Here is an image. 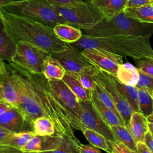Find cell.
<instances>
[{"mask_svg": "<svg viewBox=\"0 0 153 153\" xmlns=\"http://www.w3.org/2000/svg\"><path fill=\"white\" fill-rule=\"evenodd\" d=\"M0 20L10 38L17 44L25 41L51 54L65 50L67 44L55 34L53 27L30 18L0 9Z\"/></svg>", "mask_w": 153, "mask_h": 153, "instance_id": "1", "label": "cell"}, {"mask_svg": "<svg viewBox=\"0 0 153 153\" xmlns=\"http://www.w3.org/2000/svg\"><path fill=\"white\" fill-rule=\"evenodd\" d=\"M80 51L86 49L106 51L121 57H129L134 60L153 56L149 38L133 36L96 37L82 33L76 41L68 44Z\"/></svg>", "mask_w": 153, "mask_h": 153, "instance_id": "2", "label": "cell"}, {"mask_svg": "<svg viewBox=\"0 0 153 153\" xmlns=\"http://www.w3.org/2000/svg\"><path fill=\"white\" fill-rule=\"evenodd\" d=\"M25 71L41 109L45 117L54 124L55 134L65 136L79 144V140L74 134L69 118L55 98L48 80L42 74Z\"/></svg>", "mask_w": 153, "mask_h": 153, "instance_id": "3", "label": "cell"}, {"mask_svg": "<svg viewBox=\"0 0 153 153\" xmlns=\"http://www.w3.org/2000/svg\"><path fill=\"white\" fill-rule=\"evenodd\" d=\"M82 33L96 37L121 36L149 38L153 35V23L130 17L123 10L111 19L102 20L91 29L83 30Z\"/></svg>", "mask_w": 153, "mask_h": 153, "instance_id": "4", "label": "cell"}, {"mask_svg": "<svg viewBox=\"0 0 153 153\" xmlns=\"http://www.w3.org/2000/svg\"><path fill=\"white\" fill-rule=\"evenodd\" d=\"M2 8L53 28L58 24H68L48 0H12Z\"/></svg>", "mask_w": 153, "mask_h": 153, "instance_id": "5", "label": "cell"}, {"mask_svg": "<svg viewBox=\"0 0 153 153\" xmlns=\"http://www.w3.org/2000/svg\"><path fill=\"white\" fill-rule=\"evenodd\" d=\"M8 64L13 72L16 82L19 97L17 108L30 124L33 127V121L36 118L45 117V115L38 102L25 69L11 62H9Z\"/></svg>", "mask_w": 153, "mask_h": 153, "instance_id": "6", "label": "cell"}, {"mask_svg": "<svg viewBox=\"0 0 153 153\" xmlns=\"http://www.w3.org/2000/svg\"><path fill=\"white\" fill-rule=\"evenodd\" d=\"M59 14L68 25L79 29H89L104 19L101 11L92 2L66 7L54 6Z\"/></svg>", "mask_w": 153, "mask_h": 153, "instance_id": "7", "label": "cell"}, {"mask_svg": "<svg viewBox=\"0 0 153 153\" xmlns=\"http://www.w3.org/2000/svg\"><path fill=\"white\" fill-rule=\"evenodd\" d=\"M51 55L43 49L25 41L16 44V50L11 62L32 73L42 74L44 63Z\"/></svg>", "mask_w": 153, "mask_h": 153, "instance_id": "8", "label": "cell"}, {"mask_svg": "<svg viewBox=\"0 0 153 153\" xmlns=\"http://www.w3.org/2000/svg\"><path fill=\"white\" fill-rule=\"evenodd\" d=\"M48 81L55 98L68 114L74 130H81L79 118L82 108L79 100L62 79Z\"/></svg>", "mask_w": 153, "mask_h": 153, "instance_id": "9", "label": "cell"}, {"mask_svg": "<svg viewBox=\"0 0 153 153\" xmlns=\"http://www.w3.org/2000/svg\"><path fill=\"white\" fill-rule=\"evenodd\" d=\"M94 82L97 84L109 96L121 115L125 126L128 124L134 110L123 97L117 88L111 75L98 69L93 75Z\"/></svg>", "mask_w": 153, "mask_h": 153, "instance_id": "10", "label": "cell"}, {"mask_svg": "<svg viewBox=\"0 0 153 153\" xmlns=\"http://www.w3.org/2000/svg\"><path fill=\"white\" fill-rule=\"evenodd\" d=\"M82 108L79 122L82 131L89 128L103 135L110 142H117L109 126L101 117L91 100L80 101Z\"/></svg>", "mask_w": 153, "mask_h": 153, "instance_id": "11", "label": "cell"}, {"mask_svg": "<svg viewBox=\"0 0 153 153\" xmlns=\"http://www.w3.org/2000/svg\"><path fill=\"white\" fill-rule=\"evenodd\" d=\"M67 44L65 50L51 54L62 66L66 72L76 74L84 68L93 65L81 51Z\"/></svg>", "mask_w": 153, "mask_h": 153, "instance_id": "12", "label": "cell"}, {"mask_svg": "<svg viewBox=\"0 0 153 153\" xmlns=\"http://www.w3.org/2000/svg\"><path fill=\"white\" fill-rule=\"evenodd\" d=\"M97 69L116 76L119 66L123 63V57L98 49H86L81 51Z\"/></svg>", "mask_w": 153, "mask_h": 153, "instance_id": "13", "label": "cell"}, {"mask_svg": "<svg viewBox=\"0 0 153 153\" xmlns=\"http://www.w3.org/2000/svg\"><path fill=\"white\" fill-rule=\"evenodd\" d=\"M0 126L15 134L34 131L33 127L27 121L20 110L15 106L0 115Z\"/></svg>", "mask_w": 153, "mask_h": 153, "instance_id": "14", "label": "cell"}, {"mask_svg": "<svg viewBox=\"0 0 153 153\" xmlns=\"http://www.w3.org/2000/svg\"><path fill=\"white\" fill-rule=\"evenodd\" d=\"M63 137L56 134L51 136L36 134L29 140L22 149L38 152L56 149L60 146Z\"/></svg>", "mask_w": 153, "mask_h": 153, "instance_id": "15", "label": "cell"}, {"mask_svg": "<svg viewBox=\"0 0 153 153\" xmlns=\"http://www.w3.org/2000/svg\"><path fill=\"white\" fill-rule=\"evenodd\" d=\"M5 65L6 71L0 77V82L2 85L4 99L13 106L17 107L19 97L15 77L9 64L5 63Z\"/></svg>", "mask_w": 153, "mask_h": 153, "instance_id": "16", "label": "cell"}, {"mask_svg": "<svg viewBox=\"0 0 153 153\" xmlns=\"http://www.w3.org/2000/svg\"><path fill=\"white\" fill-rule=\"evenodd\" d=\"M127 127L137 142H143L146 133L149 131L146 117L139 112H134Z\"/></svg>", "mask_w": 153, "mask_h": 153, "instance_id": "17", "label": "cell"}, {"mask_svg": "<svg viewBox=\"0 0 153 153\" xmlns=\"http://www.w3.org/2000/svg\"><path fill=\"white\" fill-rule=\"evenodd\" d=\"M127 0H94V4L102 13L104 19L108 20L126 8Z\"/></svg>", "mask_w": 153, "mask_h": 153, "instance_id": "18", "label": "cell"}, {"mask_svg": "<svg viewBox=\"0 0 153 153\" xmlns=\"http://www.w3.org/2000/svg\"><path fill=\"white\" fill-rule=\"evenodd\" d=\"M91 100L101 117L109 127L116 125L125 126L124 121L121 120L113 111L108 108L101 102L94 90H93L92 92Z\"/></svg>", "mask_w": 153, "mask_h": 153, "instance_id": "19", "label": "cell"}, {"mask_svg": "<svg viewBox=\"0 0 153 153\" xmlns=\"http://www.w3.org/2000/svg\"><path fill=\"white\" fill-rule=\"evenodd\" d=\"M62 80L76 95L79 101L90 100L91 99L93 91L85 88L75 74L66 72Z\"/></svg>", "mask_w": 153, "mask_h": 153, "instance_id": "20", "label": "cell"}, {"mask_svg": "<svg viewBox=\"0 0 153 153\" xmlns=\"http://www.w3.org/2000/svg\"><path fill=\"white\" fill-rule=\"evenodd\" d=\"M16 44L8 35L5 27L0 20V58L10 62L15 54Z\"/></svg>", "mask_w": 153, "mask_h": 153, "instance_id": "21", "label": "cell"}, {"mask_svg": "<svg viewBox=\"0 0 153 153\" xmlns=\"http://www.w3.org/2000/svg\"><path fill=\"white\" fill-rule=\"evenodd\" d=\"M114 83L128 104L135 112H139L138 103V90L136 86L121 83L116 76H112Z\"/></svg>", "mask_w": 153, "mask_h": 153, "instance_id": "22", "label": "cell"}, {"mask_svg": "<svg viewBox=\"0 0 153 153\" xmlns=\"http://www.w3.org/2000/svg\"><path fill=\"white\" fill-rule=\"evenodd\" d=\"M53 29L56 36L66 44L78 41L82 35L81 29L68 24H58Z\"/></svg>", "mask_w": 153, "mask_h": 153, "instance_id": "23", "label": "cell"}, {"mask_svg": "<svg viewBox=\"0 0 153 153\" xmlns=\"http://www.w3.org/2000/svg\"><path fill=\"white\" fill-rule=\"evenodd\" d=\"M66 71L59 62L51 55L45 60L42 74L48 81L62 79Z\"/></svg>", "mask_w": 153, "mask_h": 153, "instance_id": "24", "label": "cell"}, {"mask_svg": "<svg viewBox=\"0 0 153 153\" xmlns=\"http://www.w3.org/2000/svg\"><path fill=\"white\" fill-rule=\"evenodd\" d=\"M116 77L123 84L136 86L139 80L138 69L129 63H123L117 71Z\"/></svg>", "mask_w": 153, "mask_h": 153, "instance_id": "25", "label": "cell"}, {"mask_svg": "<svg viewBox=\"0 0 153 153\" xmlns=\"http://www.w3.org/2000/svg\"><path fill=\"white\" fill-rule=\"evenodd\" d=\"M117 142H120L137 152V142L126 126L116 125L109 127Z\"/></svg>", "mask_w": 153, "mask_h": 153, "instance_id": "26", "label": "cell"}, {"mask_svg": "<svg viewBox=\"0 0 153 153\" xmlns=\"http://www.w3.org/2000/svg\"><path fill=\"white\" fill-rule=\"evenodd\" d=\"M82 132L91 145L101 149L107 153L111 152L112 147L110 141L103 135L89 128H85Z\"/></svg>", "mask_w": 153, "mask_h": 153, "instance_id": "27", "label": "cell"}, {"mask_svg": "<svg viewBox=\"0 0 153 153\" xmlns=\"http://www.w3.org/2000/svg\"><path fill=\"white\" fill-rule=\"evenodd\" d=\"M124 12L139 21L153 23V6L150 4L138 8H126Z\"/></svg>", "mask_w": 153, "mask_h": 153, "instance_id": "28", "label": "cell"}, {"mask_svg": "<svg viewBox=\"0 0 153 153\" xmlns=\"http://www.w3.org/2000/svg\"><path fill=\"white\" fill-rule=\"evenodd\" d=\"M139 112L148 117L153 112V97L145 88L137 87Z\"/></svg>", "mask_w": 153, "mask_h": 153, "instance_id": "29", "label": "cell"}, {"mask_svg": "<svg viewBox=\"0 0 153 153\" xmlns=\"http://www.w3.org/2000/svg\"><path fill=\"white\" fill-rule=\"evenodd\" d=\"M34 132L39 136H51L55 134V127L52 121L47 117H41L33 121Z\"/></svg>", "mask_w": 153, "mask_h": 153, "instance_id": "30", "label": "cell"}, {"mask_svg": "<svg viewBox=\"0 0 153 153\" xmlns=\"http://www.w3.org/2000/svg\"><path fill=\"white\" fill-rule=\"evenodd\" d=\"M98 69L94 65L86 67L78 74H75L82 85L87 89L93 91L96 82L93 79V75Z\"/></svg>", "mask_w": 153, "mask_h": 153, "instance_id": "31", "label": "cell"}, {"mask_svg": "<svg viewBox=\"0 0 153 153\" xmlns=\"http://www.w3.org/2000/svg\"><path fill=\"white\" fill-rule=\"evenodd\" d=\"M36 135L34 131H26L17 134H14L11 137L1 143L2 145H9L17 148H22L29 142V140Z\"/></svg>", "mask_w": 153, "mask_h": 153, "instance_id": "32", "label": "cell"}, {"mask_svg": "<svg viewBox=\"0 0 153 153\" xmlns=\"http://www.w3.org/2000/svg\"><path fill=\"white\" fill-rule=\"evenodd\" d=\"M79 144H78L70 139L64 136L60 146L57 149L41 152L39 153H79Z\"/></svg>", "mask_w": 153, "mask_h": 153, "instance_id": "33", "label": "cell"}, {"mask_svg": "<svg viewBox=\"0 0 153 153\" xmlns=\"http://www.w3.org/2000/svg\"><path fill=\"white\" fill-rule=\"evenodd\" d=\"M94 91V92L96 93V94H97V97H99V99L101 100V102L106 106H107L108 108L111 109L112 111H113L115 114L121 120L123 121L121 115L120 114L118 109H117L115 104L114 103V102H112V100L111 99V98L109 97V96L108 95V94L97 84H95L94 85V88L93 90Z\"/></svg>", "mask_w": 153, "mask_h": 153, "instance_id": "34", "label": "cell"}, {"mask_svg": "<svg viewBox=\"0 0 153 153\" xmlns=\"http://www.w3.org/2000/svg\"><path fill=\"white\" fill-rule=\"evenodd\" d=\"M139 80L136 85V87H141L146 89L152 96L153 94V77L149 74L138 69Z\"/></svg>", "mask_w": 153, "mask_h": 153, "instance_id": "35", "label": "cell"}, {"mask_svg": "<svg viewBox=\"0 0 153 153\" xmlns=\"http://www.w3.org/2000/svg\"><path fill=\"white\" fill-rule=\"evenodd\" d=\"M138 69L153 77V56L134 60Z\"/></svg>", "mask_w": 153, "mask_h": 153, "instance_id": "36", "label": "cell"}, {"mask_svg": "<svg viewBox=\"0 0 153 153\" xmlns=\"http://www.w3.org/2000/svg\"><path fill=\"white\" fill-rule=\"evenodd\" d=\"M112 151L111 153H137L120 142H110Z\"/></svg>", "mask_w": 153, "mask_h": 153, "instance_id": "37", "label": "cell"}, {"mask_svg": "<svg viewBox=\"0 0 153 153\" xmlns=\"http://www.w3.org/2000/svg\"><path fill=\"white\" fill-rule=\"evenodd\" d=\"M0 153H39L38 152L25 151L6 145L0 144Z\"/></svg>", "mask_w": 153, "mask_h": 153, "instance_id": "38", "label": "cell"}, {"mask_svg": "<svg viewBox=\"0 0 153 153\" xmlns=\"http://www.w3.org/2000/svg\"><path fill=\"white\" fill-rule=\"evenodd\" d=\"M53 6L66 7L74 5L83 2L82 0H48Z\"/></svg>", "mask_w": 153, "mask_h": 153, "instance_id": "39", "label": "cell"}, {"mask_svg": "<svg viewBox=\"0 0 153 153\" xmlns=\"http://www.w3.org/2000/svg\"><path fill=\"white\" fill-rule=\"evenodd\" d=\"M149 4L151 0H127L126 8H138Z\"/></svg>", "mask_w": 153, "mask_h": 153, "instance_id": "40", "label": "cell"}, {"mask_svg": "<svg viewBox=\"0 0 153 153\" xmlns=\"http://www.w3.org/2000/svg\"><path fill=\"white\" fill-rule=\"evenodd\" d=\"M79 153H101L99 149L94 146L84 145L80 143L79 145Z\"/></svg>", "mask_w": 153, "mask_h": 153, "instance_id": "41", "label": "cell"}, {"mask_svg": "<svg viewBox=\"0 0 153 153\" xmlns=\"http://www.w3.org/2000/svg\"><path fill=\"white\" fill-rule=\"evenodd\" d=\"M14 134L0 126V143L11 137Z\"/></svg>", "mask_w": 153, "mask_h": 153, "instance_id": "42", "label": "cell"}, {"mask_svg": "<svg viewBox=\"0 0 153 153\" xmlns=\"http://www.w3.org/2000/svg\"><path fill=\"white\" fill-rule=\"evenodd\" d=\"M143 142L153 153V135L149 131L146 133Z\"/></svg>", "mask_w": 153, "mask_h": 153, "instance_id": "43", "label": "cell"}, {"mask_svg": "<svg viewBox=\"0 0 153 153\" xmlns=\"http://www.w3.org/2000/svg\"><path fill=\"white\" fill-rule=\"evenodd\" d=\"M137 153H152L144 142L137 143Z\"/></svg>", "mask_w": 153, "mask_h": 153, "instance_id": "44", "label": "cell"}, {"mask_svg": "<svg viewBox=\"0 0 153 153\" xmlns=\"http://www.w3.org/2000/svg\"><path fill=\"white\" fill-rule=\"evenodd\" d=\"M13 106H14L11 103L5 100H0V115L11 108Z\"/></svg>", "mask_w": 153, "mask_h": 153, "instance_id": "45", "label": "cell"}, {"mask_svg": "<svg viewBox=\"0 0 153 153\" xmlns=\"http://www.w3.org/2000/svg\"><path fill=\"white\" fill-rule=\"evenodd\" d=\"M6 71V65L2 59L0 58V77Z\"/></svg>", "mask_w": 153, "mask_h": 153, "instance_id": "46", "label": "cell"}, {"mask_svg": "<svg viewBox=\"0 0 153 153\" xmlns=\"http://www.w3.org/2000/svg\"><path fill=\"white\" fill-rule=\"evenodd\" d=\"M12 0H0V9L2 8L6 4L11 2Z\"/></svg>", "mask_w": 153, "mask_h": 153, "instance_id": "47", "label": "cell"}, {"mask_svg": "<svg viewBox=\"0 0 153 153\" xmlns=\"http://www.w3.org/2000/svg\"><path fill=\"white\" fill-rule=\"evenodd\" d=\"M148 128H149V131L153 135V123L148 122Z\"/></svg>", "mask_w": 153, "mask_h": 153, "instance_id": "48", "label": "cell"}, {"mask_svg": "<svg viewBox=\"0 0 153 153\" xmlns=\"http://www.w3.org/2000/svg\"><path fill=\"white\" fill-rule=\"evenodd\" d=\"M146 118L149 123H153V112L149 116H148Z\"/></svg>", "mask_w": 153, "mask_h": 153, "instance_id": "49", "label": "cell"}, {"mask_svg": "<svg viewBox=\"0 0 153 153\" xmlns=\"http://www.w3.org/2000/svg\"><path fill=\"white\" fill-rule=\"evenodd\" d=\"M84 2H92L94 0H82Z\"/></svg>", "mask_w": 153, "mask_h": 153, "instance_id": "50", "label": "cell"}, {"mask_svg": "<svg viewBox=\"0 0 153 153\" xmlns=\"http://www.w3.org/2000/svg\"><path fill=\"white\" fill-rule=\"evenodd\" d=\"M150 5L153 6V0H151V4Z\"/></svg>", "mask_w": 153, "mask_h": 153, "instance_id": "51", "label": "cell"}, {"mask_svg": "<svg viewBox=\"0 0 153 153\" xmlns=\"http://www.w3.org/2000/svg\"><path fill=\"white\" fill-rule=\"evenodd\" d=\"M152 97H153V94H152Z\"/></svg>", "mask_w": 153, "mask_h": 153, "instance_id": "52", "label": "cell"}]
</instances>
